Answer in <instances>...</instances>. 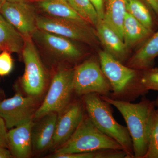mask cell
I'll list each match as a JSON object with an SVG mask.
<instances>
[{
	"mask_svg": "<svg viewBox=\"0 0 158 158\" xmlns=\"http://www.w3.org/2000/svg\"><path fill=\"white\" fill-rule=\"evenodd\" d=\"M103 149L123 150L117 141L101 131L88 116H85L71 137L55 153L69 154Z\"/></svg>",
	"mask_w": 158,
	"mask_h": 158,
	"instance_id": "4",
	"label": "cell"
},
{
	"mask_svg": "<svg viewBox=\"0 0 158 158\" xmlns=\"http://www.w3.org/2000/svg\"><path fill=\"white\" fill-rule=\"evenodd\" d=\"M126 5L127 12L154 33L156 22L153 13H155L149 6L142 0H126Z\"/></svg>",
	"mask_w": 158,
	"mask_h": 158,
	"instance_id": "21",
	"label": "cell"
},
{
	"mask_svg": "<svg viewBox=\"0 0 158 158\" xmlns=\"http://www.w3.org/2000/svg\"><path fill=\"white\" fill-rule=\"evenodd\" d=\"M101 97L115 107L124 118L132 141L134 158H143L147 150L150 121L156 108L154 101L144 96L137 103Z\"/></svg>",
	"mask_w": 158,
	"mask_h": 158,
	"instance_id": "1",
	"label": "cell"
},
{
	"mask_svg": "<svg viewBox=\"0 0 158 158\" xmlns=\"http://www.w3.org/2000/svg\"><path fill=\"white\" fill-rule=\"evenodd\" d=\"M25 38L0 13V51L21 53Z\"/></svg>",
	"mask_w": 158,
	"mask_h": 158,
	"instance_id": "18",
	"label": "cell"
},
{
	"mask_svg": "<svg viewBox=\"0 0 158 158\" xmlns=\"http://www.w3.org/2000/svg\"><path fill=\"white\" fill-rule=\"evenodd\" d=\"M84 104L77 101L69 104L58 113L56 125L50 147L56 148L65 144L76 130L84 115Z\"/></svg>",
	"mask_w": 158,
	"mask_h": 158,
	"instance_id": "11",
	"label": "cell"
},
{
	"mask_svg": "<svg viewBox=\"0 0 158 158\" xmlns=\"http://www.w3.org/2000/svg\"><path fill=\"white\" fill-rule=\"evenodd\" d=\"M98 56L102 70L112 88L111 98L131 102L148 92L141 83V70L126 66L106 51H100Z\"/></svg>",
	"mask_w": 158,
	"mask_h": 158,
	"instance_id": "2",
	"label": "cell"
},
{
	"mask_svg": "<svg viewBox=\"0 0 158 158\" xmlns=\"http://www.w3.org/2000/svg\"><path fill=\"white\" fill-rule=\"evenodd\" d=\"M11 53L7 51L0 52V76L9 75L13 68V60Z\"/></svg>",
	"mask_w": 158,
	"mask_h": 158,
	"instance_id": "25",
	"label": "cell"
},
{
	"mask_svg": "<svg viewBox=\"0 0 158 158\" xmlns=\"http://www.w3.org/2000/svg\"><path fill=\"white\" fill-rule=\"evenodd\" d=\"M87 116L101 131L121 145L127 158H134L132 141L127 127L119 124L113 116L111 105L101 95L91 93L83 96Z\"/></svg>",
	"mask_w": 158,
	"mask_h": 158,
	"instance_id": "3",
	"label": "cell"
},
{
	"mask_svg": "<svg viewBox=\"0 0 158 158\" xmlns=\"http://www.w3.org/2000/svg\"><path fill=\"white\" fill-rule=\"evenodd\" d=\"M3 2H19L21 1H24V0H2Z\"/></svg>",
	"mask_w": 158,
	"mask_h": 158,
	"instance_id": "30",
	"label": "cell"
},
{
	"mask_svg": "<svg viewBox=\"0 0 158 158\" xmlns=\"http://www.w3.org/2000/svg\"><path fill=\"white\" fill-rule=\"evenodd\" d=\"M123 40L127 48L145 41L153 33L127 12L123 27Z\"/></svg>",
	"mask_w": 158,
	"mask_h": 158,
	"instance_id": "19",
	"label": "cell"
},
{
	"mask_svg": "<svg viewBox=\"0 0 158 158\" xmlns=\"http://www.w3.org/2000/svg\"><path fill=\"white\" fill-rule=\"evenodd\" d=\"M44 15L58 19L68 20L90 26L69 4L67 0H35Z\"/></svg>",
	"mask_w": 158,
	"mask_h": 158,
	"instance_id": "17",
	"label": "cell"
},
{
	"mask_svg": "<svg viewBox=\"0 0 158 158\" xmlns=\"http://www.w3.org/2000/svg\"><path fill=\"white\" fill-rule=\"evenodd\" d=\"M74 68L62 67L54 74L49 89L34 118L39 119L46 114L60 113L71 103L73 93Z\"/></svg>",
	"mask_w": 158,
	"mask_h": 158,
	"instance_id": "5",
	"label": "cell"
},
{
	"mask_svg": "<svg viewBox=\"0 0 158 158\" xmlns=\"http://www.w3.org/2000/svg\"><path fill=\"white\" fill-rule=\"evenodd\" d=\"M7 130L5 122L0 117V147H5L9 149Z\"/></svg>",
	"mask_w": 158,
	"mask_h": 158,
	"instance_id": "26",
	"label": "cell"
},
{
	"mask_svg": "<svg viewBox=\"0 0 158 158\" xmlns=\"http://www.w3.org/2000/svg\"><path fill=\"white\" fill-rule=\"evenodd\" d=\"M73 88L74 92L81 96L91 93L110 96L112 91L99 62L91 59L74 68Z\"/></svg>",
	"mask_w": 158,
	"mask_h": 158,
	"instance_id": "7",
	"label": "cell"
},
{
	"mask_svg": "<svg viewBox=\"0 0 158 158\" xmlns=\"http://www.w3.org/2000/svg\"><path fill=\"white\" fill-rule=\"evenodd\" d=\"M12 157L9 150L6 148L0 147V158H10Z\"/></svg>",
	"mask_w": 158,
	"mask_h": 158,
	"instance_id": "29",
	"label": "cell"
},
{
	"mask_svg": "<svg viewBox=\"0 0 158 158\" xmlns=\"http://www.w3.org/2000/svg\"><path fill=\"white\" fill-rule=\"evenodd\" d=\"M33 119L9 130L7 133L9 149L15 158H28L33 151Z\"/></svg>",
	"mask_w": 158,
	"mask_h": 158,
	"instance_id": "13",
	"label": "cell"
},
{
	"mask_svg": "<svg viewBox=\"0 0 158 158\" xmlns=\"http://www.w3.org/2000/svg\"><path fill=\"white\" fill-rule=\"evenodd\" d=\"M127 12L126 0H106L102 19L123 40V27Z\"/></svg>",
	"mask_w": 158,
	"mask_h": 158,
	"instance_id": "20",
	"label": "cell"
},
{
	"mask_svg": "<svg viewBox=\"0 0 158 158\" xmlns=\"http://www.w3.org/2000/svg\"><path fill=\"white\" fill-rule=\"evenodd\" d=\"M32 38L48 52L58 59L76 61L81 57V51L68 38L38 29Z\"/></svg>",
	"mask_w": 158,
	"mask_h": 158,
	"instance_id": "12",
	"label": "cell"
},
{
	"mask_svg": "<svg viewBox=\"0 0 158 158\" xmlns=\"http://www.w3.org/2000/svg\"><path fill=\"white\" fill-rule=\"evenodd\" d=\"M37 26L40 30L87 44H92L96 40L95 34L90 26L72 21L37 15Z\"/></svg>",
	"mask_w": 158,
	"mask_h": 158,
	"instance_id": "8",
	"label": "cell"
},
{
	"mask_svg": "<svg viewBox=\"0 0 158 158\" xmlns=\"http://www.w3.org/2000/svg\"><path fill=\"white\" fill-rule=\"evenodd\" d=\"M143 158H158V109L153 111L150 121L148 144Z\"/></svg>",
	"mask_w": 158,
	"mask_h": 158,
	"instance_id": "23",
	"label": "cell"
},
{
	"mask_svg": "<svg viewBox=\"0 0 158 158\" xmlns=\"http://www.w3.org/2000/svg\"><path fill=\"white\" fill-rule=\"evenodd\" d=\"M141 81L148 92L150 90L158 92V68L152 67L141 70Z\"/></svg>",
	"mask_w": 158,
	"mask_h": 158,
	"instance_id": "24",
	"label": "cell"
},
{
	"mask_svg": "<svg viewBox=\"0 0 158 158\" xmlns=\"http://www.w3.org/2000/svg\"><path fill=\"white\" fill-rule=\"evenodd\" d=\"M158 57V29L128 61L127 66L139 70L153 67L155 60Z\"/></svg>",
	"mask_w": 158,
	"mask_h": 158,
	"instance_id": "16",
	"label": "cell"
},
{
	"mask_svg": "<svg viewBox=\"0 0 158 158\" xmlns=\"http://www.w3.org/2000/svg\"><path fill=\"white\" fill-rule=\"evenodd\" d=\"M95 28L97 35L106 49V52L123 63L128 54V49L123 40L102 19L100 20Z\"/></svg>",
	"mask_w": 158,
	"mask_h": 158,
	"instance_id": "15",
	"label": "cell"
},
{
	"mask_svg": "<svg viewBox=\"0 0 158 158\" xmlns=\"http://www.w3.org/2000/svg\"><path fill=\"white\" fill-rule=\"evenodd\" d=\"M96 9L101 19H103L104 15L105 0H90Z\"/></svg>",
	"mask_w": 158,
	"mask_h": 158,
	"instance_id": "27",
	"label": "cell"
},
{
	"mask_svg": "<svg viewBox=\"0 0 158 158\" xmlns=\"http://www.w3.org/2000/svg\"><path fill=\"white\" fill-rule=\"evenodd\" d=\"M74 11L90 25L96 27L101 19L90 0H67Z\"/></svg>",
	"mask_w": 158,
	"mask_h": 158,
	"instance_id": "22",
	"label": "cell"
},
{
	"mask_svg": "<svg viewBox=\"0 0 158 158\" xmlns=\"http://www.w3.org/2000/svg\"><path fill=\"white\" fill-rule=\"evenodd\" d=\"M3 2H3L2 0H0V10H1V8H2Z\"/></svg>",
	"mask_w": 158,
	"mask_h": 158,
	"instance_id": "32",
	"label": "cell"
},
{
	"mask_svg": "<svg viewBox=\"0 0 158 158\" xmlns=\"http://www.w3.org/2000/svg\"><path fill=\"white\" fill-rule=\"evenodd\" d=\"M21 54L25 65L21 80L22 88L27 95L37 97L44 91L47 75L32 38H25Z\"/></svg>",
	"mask_w": 158,
	"mask_h": 158,
	"instance_id": "6",
	"label": "cell"
},
{
	"mask_svg": "<svg viewBox=\"0 0 158 158\" xmlns=\"http://www.w3.org/2000/svg\"><path fill=\"white\" fill-rule=\"evenodd\" d=\"M154 101L155 105L157 109H158V94L155 100Z\"/></svg>",
	"mask_w": 158,
	"mask_h": 158,
	"instance_id": "31",
	"label": "cell"
},
{
	"mask_svg": "<svg viewBox=\"0 0 158 158\" xmlns=\"http://www.w3.org/2000/svg\"><path fill=\"white\" fill-rule=\"evenodd\" d=\"M37 97L23 96L17 92L11 98L0 102V117L7 129L33 119L37 108Z\"/></svg>",
	"mask_w": 158,
	"mask_h": 158,
	"instance_id": "9",
	"label": "cell"
},
{
	"mask_svg": "<svg viewBox=\"0 0 158 158\" xmlns=\"http://www.w3.org/2000/svg\"><path fill=\"white\" fill-rule=\"evenodd\" d=\"M2 52V51H0V52Z\"/></svg>",
	"mask_w": 158,
	"mask_h": 158,
	"instance_id": "33",
	"label": "cell"
},
{
	"mask_svg": "<svg viewBox=\"0 0 158 158\" xmlns=\"http://www.w3.org/2000/svg\"><path fill=\"white\" fill-rule=\"evenodd\" d=\"M0 13L24 38H32L37 30L36 8L27 0L4 2Z\"/></svg>",
	"mask_w": 158,
	"mask_h": 158,
	"instance_id": "10",
	"label": "cell"
},
{
	"mask_svg": "<svg viewBox=\"0 0 158 158\" xmlns=\"http://www.w3.org/2000/svg\"><path fill=\"white\" fill-rule=\"evenodd\" d=\"M158 17V0H144Z\"/></svg>",
	"mask_w": 158,
	"mask_h": 158,
	"instance_id": "28",
	"label": "cell"
},
{
	"mask_svg": "<svg viewBox=\"0 0 158 158\" xmlns=\"http://www.w3.org/2000/svg\"><path fill=\"white\" fill-rule=\"evenodd\" d=\"M58 113H52L39 118L32 130L33 150L41 152L50 147L55 134Z\"/></svg>",
	"mask_w": 158,
	"mask_h": 158,
	"instance_id": "14",
	"label": "cell"
}]
</instances>
